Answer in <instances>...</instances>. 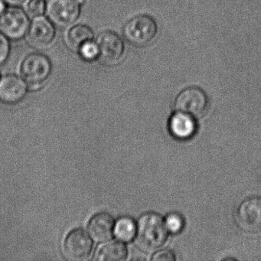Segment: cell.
I'll list each match as a JSON object with an SVG mask.
<instances>
[{"label": "cell", "instance_id": "1", "mask_svg": "<svg viewBox=\"0 0 261 261\" xmlns=\"http://www.w3.org/2000/svg\"><path fill=\"white\" fill-rule=\"evenodd\" d=\"M168 233L163 218L158 214L149 212L139 218L135 238L142 250L152 252L164 245Z\"/></svg>", "mask_w": 261, "mask_h": 261}, {"label": "cell", "instance_id": "2", "mask_svg": "<svg viewBox=\"0 0 261 261\" xmlns=\"http://www.w3.org/2000/svg\"><path fill=\"white\" fill-rule=\"evenodd\" d=\"M158 33V25L153 18L139 15L129 19L123 27L126 40L136 47H146L152 43Z\"/></svg>", "mask_w": 261, "mask_h": 261}, {"label": "cell", "instance_id": "3", "mask_svg": "<svg viewBox=\"0 0 261 261\" xmlns=\"http://www.w3.org/2000/svg\"><path fill=\"white\" fill-rule=\"evenodd\" d=\"M208 99L205 92L197 87H190L181 91L175 100L177 111L186 113L195 117H201L205 114Z\"/></svg>", "mask_w": 261, "mask_h": 261}, {"label": "cell", "instance_id": "4", "mask_svg": "<svg viewBox=\"0 0 261 261\" xmlns=\"http://www.w3.org/2000/svg\"><path fill=\"white\" fill-rule=\"evenodd\" d=\"M80 5L77 0H48L47 15L57 27H69L79 19Z\"/></svg>", "mask_w": 261, "mask_h": 261}, {"label": "cell", "instance_id": "5", "mask_svg": "<svg viewBox=\"0 0 261 261\" xmlns=\"http://www.w3.org/2000/svg\"><path fill=\"white\" fill-rule=\"evenodd\" d=\"M30 29V19L25 12L10 7L0 15V30L12 40L22 39Z\"/></svg>", "mask_w": 261, "mask_h": 261}, {"label": "cell", "instance_id": "6", "mask_svg": "<svg viewBox=\"0 0 261 261\" xmlns=\"http://www.w3.org/2000/svg\"><path fill=\"white\" fill-rule=\"evenodd\" d=\"M51 64L47 56L31 54L24 59L21 66L22 77L32 86L37 88L49 77Z\"/></svg>", "mask_w": 261, "mask_h": 261}, {"label": "cell", "instance_id": "7", "mask_svg": "<svg viewBox=\"0 0 261 261\" xmlns=\"http://www.w3.org/2000/svg\"><path fill=\"white\" fill-rule=\"evenodd\" d=\"M63 250L65 256L71 260H85L91 256L93 241L83 229H74L65 238Z\"/></svg>", "mask_w": 261, "mask_h": 261}, {"label": "cell", "instance_id": "8", "mask_svg": "<svg viewBox=\"0 0 261 261\" xmlns=\"http://www.w3.org/2000/svg\"><path fill=\"white\" fill-rule=\"evenodd\" d=\"M98 48V59L107 65L118 63L124 53V44L121 38L114 32L100 33L96 41Z\"/></svg>", "mask_w": 261, "mask_h": 261}, {"label": "cell", "instance_id": "9", "mask_svg": "<svg viewBox=\"0 0 261 261\" xmlns=\"http://www.w3.org/2000/svg\"><path fill=\"white\" fill-rule=\"evenodd\" d=\"M237 221L241 229L248 232L261 230V198L244 200L237 212Z\"/></svg>", "mask_w": 261, "mask_h": 261}, {"label": "cell", "instance_id": "10", "mask_svg": "<svg viewBox=\"0 0 261 261\" xmlns=\"http://www.w3.org/2000/svg\"><path fill=\"white\" fill-rule=\"evenodd\" d=\"M27 85L25 81L13 74L0 79V100L13 105L19 103L27 95Z\"/></svg>", "mask_w": 261, "mask_h": 261}, {"label": "cell", "instance_id": "11", "mask_svg": "<svg viewBox=\"0 0 261 261\" xmlns=\"http://www.w3.org/2000/svg\"><path fill=\"white\" fill-rule=\"evenodd\" d=\"M56 36V29L51 21L39 16L32 22L29 31L30 42L36 47H47L53 42Z\"/></svg>", "mask_w": 261, "mask_h": 261}, {"label": "cell", "instance_id": "12", "mask_svg": "<svg viewBox=\"0 0 261 261\" xmlns=\"http://www.w3.org/2000/svg\"><path fill=\"white\" fill-rule=\"evenodd\" d=\"M171 134L178 140H189L197 132V123L195 117L186 113L177 111L172 114L169 122Z\"/></svg>", "mask_w": 261, "mask_h": 261}, {"label": "cell", "instance_id": "13", "mask_svg": "<svg viewBox=\"0 0 261 261\" xmlns=\"http://www.w3.org/2000/svg\"><path fill=\"white\" fill-rule=\"evenodd\" d=\"M113 217L107 212H100L89 221L88 230L90 235L98 242L108 241L112 237L114 230Z\"/></svg>", "mask_w": 261, "mask_h": 261}, {"label": "cell", "instance_id": "14", "mask_svg": "<svg viewBox=\"0 0 261 261\" xmlns=\"http://www.w3.org/2000/svg\"><path fill=\"white\" fill-rule=\"evenodd\" d=\"M127 256V248L123 241H112L103 244L97 252L99 261H122Z\"/></svg>", "mask_w": 261, "mask_h": 261}, {"label": "cell", "instance_id": "15", "mask_svg": "<svg viewBox=\"0 0 261 261\" xmlns=\"http://www.w3.org/2000/svg\"><path fill=\"white\" fill-rule=\"evenodd\" d=\"M93 34L91 28L85 25H77L72 27L68 33V42L71 48L79 51L87 42L92 41Z\"/></svg>", "mask_w": 261, "mask_h": 261}, {"label": "cell", "instance_id": "16", "mask_svg": "<svg viewBox=\"0 0 261 261\" xmlns=\"http://www.w3.org/2000/svg\"><path fill=\"white\" fill-rule=\"evenodd\" d=\"M114 234L119 241L129 242L136 237L137 224L129 217H123L114 224Z\"/></svg>", "mask_w": 261, "mask_h": 261}, {"label": "cell", "instance_id": "17", "mask_svg": "<svg viewBox=\"0 0 261 261\" xmlns=\"http://www.w3.org/2000/svg\"><path fill=\"white\" fill-rule=\"evenodd\" d=\"M166 228L169 233L176 234L180 233L185 227V221L182 216L178 213H171L164 220Z\"/></svg>", "mask_w": 261, "mask_h": 261}, {"label": "cell", "instance_id": "18", "mask_svg": "<svg viewBox=\"0 0 261 261\" xmlns=\"http://www.w3.org/2000/svg\"><path fill=\"white\" fill-rule=\"evenodd\" d=\"M79 51L82 59L88 62H92L98 59V48L96 42H93L92 41L85 43Z\"/></svg>", "mask_w": 261, "mask_h": 261}, {"label": "cell", "instance_id": "19", "mask_svg": "<svg viewBox=\"0 0 261 261\" xmlns=\"http://www.w3.org/2000/svg\"><path fill=\"white\" fill-rule=\"evenodd\" d=\"M46 4L45 0H30L27 5V10L33 17L42 16L45 13Z\"/></svg>", "mask_w": 261, "mask_h": 261}, {"label": "cell", "instance_id": "20", "mask_svg": "<svg viewBox=\"0 0 261 261\" xmlns=\"http://www.w3.org/2000/svg\"><path fill=\"white\" fill-rule=\"evenodd\" d=\"M10 45L5 35L0 33V65H3L8 59Z\"/></svg>", "mask_w": 261, "mask_h": 261}, {"label": "cell", "instance_id": "21", "mask_svg": "<svg viewBox=\"0 0 261 261\" xmlns=\"http://www.w3.org/2000/svg\"><path fill=\"white\" fill-rule=\"evenodd\" d=\"M152 261H175V255L169 249L159 250L154 253L152 257Z\"/></svg>", "mask_w": 261, "mask_h": 261}, {"label": "cell", "instance_id": "22", "mask_svg": "<svg viewBox=\"0 0 261 261\" xmlns=\"http://www.w3.org/2000/svg\"><path fill=\"white\" fill-rule=\"evenodd\" d=\"M4 2L7 3L9 5L19 6L23 4L25 0H4Z\"/></svg>", "mask_w": 261, "mask_h": 261}, {"label": "cell", "instance_id": "23", "mask_svg": "<svg viewBox=\"0 0 261 261\" xmlns=\"http://www.w3.org/2000/svg\"><path fill=\"white\" fill-rule=\"evenodd\" d=\"M4 0H0V15L2 14L5 11V4H4Z\"/></svg>", "mask_w": 261, "mask_h": 261}, {"label": "cell", "instance_id": "24", "mask_svg": "<svg viewBox=\"0 0 261 261\" xmlns=\"http://www.w3.org/2000/svg\"><path fill=\"white\" fill-rule=\"evenodd\" d=\"M79 1V4H82L84 2H85V0H77Z\"/></svg>", "mask_w": 261, "mask_h": 261}]
</instances>
